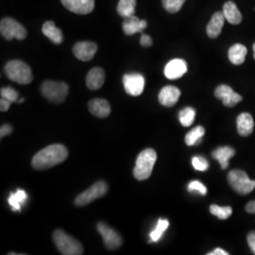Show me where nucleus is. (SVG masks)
I'll return each instance as SVG.
<instances>
[{"label": "nucleus", "instance_id": "30", "mask_svg": "<svg viewBox=\"0 0 255 255\" xmlns=\"http://www.w3.org/2000/svg\"><path fill=\"white\" fill-rule=\"evenodd\" d=\"M210 212L213 216H216L218 217L219 219H228L232 214H233V209L232 207L230 206H224V207H221L219 205H216V204H212L210 206Z\"/></svg>", "mask_w": 255, "mask_h": 255}, {"label": "nucleus", "instance_id": "19", "mask_svg": "<svg viewBox=\"0 0 255 255\" xmlns=\"http://www.w3.org/2000/svg\"><path fill=\"white\" fill-rule=\"evenodd\" d=\"M88 108L91 112L92 115L100 119L107 118L111 114V106L109 102L103 99L92 100L88 104Z\"/></svg>", "mask_w": 255, "mask_h": 255}, {"label": "nucleus", "instance_id": "25", "mask_svg": "<svg viewBox=\"0 0 255 255\" xmlns=\"http://www.w3.org/2000/svg\"><path fill=\"white\" fill-rule=\"evenodd\" d=\"M27 200V194L25 190L18 189L15 193L9 195V204L10 208L14 212H20L22 206L26 203Z\"/></svg>", "mask_w": 255, "mask_h": 255}, {"label": "nucleus", "instance_id": "12", "mask_svg": "<svg viewBox=\"0 0 255 255\" xmlns=\"http://www.w3.org/2000/svg\"><path fill=\"white\" fill-rule=\"evenodd\" d=\"M65 9L77 14H88L95 8V0H61Z\"/></svg>", "mask_w": 255, "mask_h": 255}, {"label": "nucleus", "instance_id": "41", "mask_svg": "<svg viewBox=\"0 0 255 255\" xmlns=\"http://www.w3.org/2000/svg\"><path fill=\"white\" fill-rule=\"evenodd\" d=\"M24 101H25V99H24V98H22V99H20V100H18V101H17V103H23V102H24Z\"/></svg>", "mask_w": 255, "mask_h": 255}, {"label": "nucleus", "instance_id": "16", "mask_svg": "<svg viewBox=\"0 0 255 255\" xmlns=\"http://www.w3.org/2000/svg\"><path fill=\"white\" fill-rule=\"evenodd\" d=\"M105 82V72L101 67L92 68L86 76V85L91 90H99Z\"/></svg>", "mask_w": 255, "mask_h": 255}, {"label": "nucleus", "instance_id": "3", "mask_svg": "<svg viewBox=\"0 0 255 255\" xmlns=\"http://www.w3.org/2000/svg\"><path fill=\"white\" fill-rule=\"evenodd\" d=\"M55 246L64 255H81L83 254V247L74 237L67 235L63 230H56L53 234Z\"/></svg>", "mask_w": 255, "mask_h": 255}, {"label": "nucleus", "instance_id": "4", "mask_svg": "<svg viewBox=\"0 0 255 255\" xmlns=\"http://www.w3.org/2000/svg\"><path fill=\"white\" fill-rule=\"evenodd\" d=\"M5 73L10 81L19 84H28L33 79L30 67L19 60H13L7 63L5 65Z\"/></svg>", "mask_w": 255, "mask_h": 255}, {"label": "nucleus", "instance_id": "22", "mask_svg": "<svg viewBox=\"0 0 255 255\" xmlns=\"http://www.w3.org/2000/svg\"><path fill=\"white\" fill-rule=\"evenodd\" d=\"M223 14L229 23L238 25L242 21V14L233 1H228L223 6Z\"/></svg>", "mask_w": 255, "mask_h": 255}, {"label": "nucleus", "instance_id": "35", "mask_svg": "<svg viewBox=\"0 0 255 255\" xmlns=\"http://www.w3.org/2000/svg\"><path fill=\"white\" fill-rule=\"evenodd\" d=\"M247 239H248V244H249L250 249L252 250L253 254L255 255V231L251 232V233L248 235Z\"/></svg>", "mask_w": 255, "mask_h": 255}, {"label": "nucleus", "instance_id": "14", "mask_svg": "<svg viewBox=\"0 0 255 255\" xmlns=\"http://www.w3.org/2000/svg\"><path fill=\"white\" fill-rule=\"evenodd\" d=\"M187 72V64L182 59H174L164 67V76L169 80L182 78Z\"/></svg>", "mask_w": 255, "mask_h": 255}, {"label": "nucleus", "instance_id": "15", "mask_svg": "<svg viewBox=\"0 0 255 255\" xmlns=\"http://www.w3.org/2000/svg\"><path fill=\"white\" fill-rule=\"evenodd\" d=\"M181 97V91L179 88L167 85L159 93V102L164 107H172Z\"/></svg>", "mask_w": 255, "mask_h": 255}, {"label": "nucleus", "instance_id": "40", "mask_svg": "<svg viewBox=\"0 0 255 255\" xmlns=\"http://www.w3.org/2000/svg\"><path fill=\"white\" fill-rule=\"evenodd\" d=\"M229 254L226 252V251H224V250H222V249H216V250H214L212 253H209L208 255H228Z\"/></svg>", "mask_w": 255, "mask_h": 255}, {"label": "nucleus", "instance_id": "38", "mask_svg": "<svg viewBox=\"0 0 255 255\" xmlns=\"http://www.w3.org/2000/svg\"><path fill=\"white\" fill-rule=\"evenodd\" d=\"M11 103H12L11 101L1 98V100H0V110H1V112L8 111L9 107H10V105H11Z\"/></svg>", "mask_w": 255, "mask_h": 255}, {"label": "nucleus", "instance_id": "26", "mask_svg": "<svg viewBox=\"0 0 255 255\" xmlns=\"http://www.w3.org/2000/svg\"><path fill=\"white\" fill-rule=\"evenodd\" d=\"M136 0H119L118 12L120 16L127 18L134 14Z\"/></svg>", "mask_w": 255, "mask_h": 255}, {"label": "nucleus", "instance_id": "43", "mask_svg": "<svg viewBox=\"0 0 255 255\" xmlns=\"http://www.w3.org/2000/svg\"><path fill=\"white\" fill-rule=\"evenodd\" d=\"M184 1H185V0H184Z\"/></svg>", "mask_w": 255, "mask_h": 255}, {"label": "nucleus", "instance_id": "21", "mask_svg": "<svg viewBox=\"0 0 255 255\" xmlns=\"http://www.w3.org/2000/svg\"><path fill=\"white\" fill-rule=\"evenodd\" d=\"M236 151L231 146H220L213 151V158L219 161L221 168L227 169L229 166V160L234 157Z\"/></svg>", "mask_w": 255, "mask_h": 255}, {"label": "nucleus", "instance_id": "36", "mask_svg": "<svg viewBox=\"0 0 255 255\" xmlns=\"http://www.w3.org/2000/svg\"><path fill=\"white\" fill-rule=\"evenodd\" d=\"M11 132H12V127L9 124H4L0 128V137L1 138L9 135Z\"/></svg>", "mask_w": 255, "mask_h": 255}, {"label": "nucleus", "instance_id": "17", "mask_svg": "<svg viewBox=\"0 0 255 255\" xmlns=\"http://www.w3.org/2000/svg\"><path fill=\"white\" fill-rule=\"evenodd\" d=\"M147 27V22L146 20H140V19L131 15L127 17L123 22V31L127 35H133L138 32H142Z\"/></svg>", "mask_w": 255, "mask_h": 255}, {"label": "nucleus", "instance_id": "18", "mask_svg": "<svg viewBox=\"0 0 255 255\" xmlns=\"http://www.w3.org/2000/svg\"><path fill=\"white\" fill-rule=\"evenodd\" d=\"M225 20H226V18H225L223 12L217 11L216 13H214V15L212 16V18L210 20L207 27H206L207 35L212 39L218 38L219 34L221 33V30H222V27L224 26Z\"/></svg>", "mask_w": 255, "mask_h": 255}, {"label": "nucleus", "instance_id": "11", "mask_svg": "<svg viewBox=\"0 0 255 255\" xmlns=\"http://www.w3.org/2000/svg\"><path fill=\"white\" fill-rule=\"evenodd\" d=\"M215 96L222 101L226 107H234L242 101V97L226 84H221L215 90Z\"/></svg>", "mask_w": 255, "mask_h": 255}, {"label": "nucleus", "instance_id": "13", "mask_svg": "<svg viewBox=\"0 0 255 255\" xmlns=\"http://www.w3.org/2000/svg\"><path fill=\"white\" fill-rule=\"evenodd\" d=\"M98 46L93 42H79L73 47V53L82 62L91 61L97 53Z\"/></svg>", "mask_w": 255, "mask_h": 255}, {"label": "nucleus", "instance_id": "24", "mask_svg": "<svg viewBox=\"0 0 255 255\" xmlns=\"http://www.w3.org/2000/svg\"><path fill=\"white\" fill-rule=\"evenodd\" d=\"M248 49L241 44H237L229 49V60L232 64L240 65L245 62Z\"/></svg>", "mask_w": 255, "mask_h": 255}, {"label": "nucleus", "instance_id": "29", "mask_svg": "<svg viewBox=\"0 0 255 255\" xmlns=\"http://www.w3.org/2000/svg\"><path fill=\"white\" fill-rule=\"evenodd\" d=\"M196 118V111L191 107H186L182 110L179 114L180 122L183 127L191 126Z\"/></svg>", "mask_w": 255, "mask_h": 255}, {"label": "nucleus", "instance_id": "33", "mask_svg": "<svg viewBox=\"0 0 255 255\" xmlns=\"http://www.w3.org/2000/svg\"><path fill=\"white\" fill-rule=\"evenodd\" d=\"M1 98L6 99L11 102H17L18 101V93L11 87H3L0 90Z\"/></svg>", "mask_w": 255, "mask_h": 255}, {"label": "nucleus", "instance_id": "39", "mask_svg": "<svg viewBox=\"0 0 255 255\" xmlns=\"http://www.w3.org/2000/svg\"><path fill=\"white\" fill-rule=\"evenodd\" d=\"M245 210L250 214H255V201H250L247 204Z\"/></svg>", "mask_w": 255, "mask_h": 255}, {"label": "nucleus", "instance_id": "31", "mask_svg": "<svg viewBox=\"0 0 255 255\" xmlns=\"http://www.w3.org/2000/svg\"><path fill=\"white\" fill-rule=\"evenodd\" d=\"M184 2H185L184 0H162L164 9L171 13L178 12L180 9H182Z\"/></svg>", "mask_w": 255, "mask_h": 255}, {"label": "nucleus", "instance_id": "8", "mask_svg": "<svg viewBox=\"0 0 255 255\" xmlns=\"http://www.w3.org/2000/svg\"><path fill=\"white\" fill-rule=\"evenodd\" d=\"M108 192V185L105 182H98L95 184H93L90 188H88L87 190L82 192V194H80L76 200H75V204L79 207L85 206L89 203H91L92 201L103 197L106 193Z\"/></svg>", "mask_w": 255, "mask_h": 255}, {"label": "nucleus", "instance_id": "7", "mask_svg": "<svg viewBox=\"0 0 255 255\" xmlns=\"http://www.w3.org/2000/svg\"><path fill=\"white\" fill-rule=\"evenodd\" d=\"M0 32L6 40H12L13 38L24 40L27 35V29L18 21L9 17L1 20Z\"/></svg>", "mask_w": 255, "mask_h": 255}, {"label": "nucleus", "instance_id": "6", "mask_svg": "<svg viewBox=\"0 0 255 255\" xmlns=\"http://www.w3.org/2000/svg\"><path fill=\"white\" fill-rule=\"evenodd\" d=\"M228 182L230 186L240 195H248L255 190V181H252L243 170L235 169L230 171Z\"/></svg>", "mask_w": 255, "mask_h": 255}, {"label": "nucleus", "instance_id": "28", "mask_svg": "<svg viewBox=\"0 0 255 255\" xmlns=\"http://www.w3.org/2000/svg\"><path fill=\"white\" fill-rule=\"evenodd\" d=\"M168 226H169L168 220L162 219H159L154 230L149 235V237H150V241L149 242H157V241H159L160 238L163 236V234L166 231V229L168 228Z\"/></svg>", "mask_w": 255, "mask_h": 255}, {"label": "nucleus", "instance_id": "2", "mask_svg": "<svg viewBox=\"0 0 255 255\" xmlns=\"http://www.w3.org/2000/svg\"><path fill=\"white\" fill-rule=\"evenodd\" d=\"M157 160V153L152 148H146L137 157L135 167L133 169L134 178L138 181H145L152 173L155 163Z\"/></svg>", "mask_w": 255, "mask_h": 255}, {"label": "nucleus", "instance_id": "20", "mask_svg": "<svg viewBox=\"0 0 255 255\" xmlns=\"http://www.w3.org/2000/svg\"><path fill=\"white\" fill-rule=\"evenodd\" d=\"M237 125V131L241 136H249L254 131L255 121L250 114L243 113L238 116Z\"/></svg>", "mask_w": 255, "mask_h": 255}, {"label": "nucleus", "instance_id": "23", "mask_svg": "<svg viewBox=\"0 0 255 255\" xmlns=\"http://www.w3.org/2000/svg\"><path fill=\"white\" fill-rule=\"evenodd\" d=\"M42 31L49 40H51L54 44L57 45L61 44L64 40L62 30L55 26L53 21H46V23L43 25Z\"/></svg>", "mask_w": 255, "mask_h": 255}, {"label": "nucleus", "instance_id": "32", "mask_svg": "<svg viewBox=\"0 0 255 255\" xmlns=\"http://www.w3.org/2000/svg\"><path fill=\"white\" fill-rule=\"evenodd\" d=\"M192 165L196 170L206 171L209 167V163L207 160L201 156H195L192 158Z\"/></svg>", "mask_w": 255, "mask_h": 255}, {"label": "nucleus", "instance_id": "34", "mask_svg": "<svg viewBox=\"0 0 255 255\" xmlns=\"http://www.w3.org/2000/svg\"><path fill=\"white\" fill-rule=\"evenodd\" d=\"M188 191L197 192L202 196H205L207 194V188L206 186L199 181H193L188 184Z\"/></svg>", "mask_w": 255, "mask_h": 255}, {"label": "nucleus", "instance_id": "37", "mask_svg": "<svg viewBox=\"0 0 255 255\" xmlns=\"http://www.w3.org/2000/svg\"><path fill=\"white\" fill-rule=\"evenodd\" d=\"M140 44L144 47H149L152 45V39H151V37L148 36L146 34H143L140 39Z\"/></svg>", "mask_w": 255, "mask_h": 255}, {"label": "nucleus", "instance_id": "10", "mask_svg": "<svg viewBox=\"0 0 255 255\" xmlns=\"http://www.w3.org/2000/svg\"><path fill=\"white\" fill-rule=\"evenodd\" d=\"M99 233L103 238L104 244L108 250H116L122 246L123 240L115 230L109 227L107 224L100 222L97 226Z\"/></svg>", "mask_w": 255, "mask_h": 255}, {"label": "nucleus", "instance_id": "27", "mask_svg": "<svg viewBox=\"0 0 255 255\" xmlns=\"http://www.w3.org/2000/svg\"><path fill=\"white\" fill-rule=\"evenodd\" d=\"M205 134V129L201 126L194 128L186 135L185 143L187 146H196L199 145L202 140V137Z\"/></svg>", "mask_w": 255, "mask_h": 255}, {"label": "nucleus", "instance_id": "1", "mask_svg": "<svg viewBox=\"0 0 255 255\" xmlns=\"http://www.w3.org/2000/svg\"><path fill=\"white\" fill-rule=\"evenodd\" d=\"M68 156L67 148L61 144H53L38 151L32 158L31 165L37 170H45L61 164Z\"/></svg>", "mask_w": 255, "mask_h": 255}, {"label": "nucleus", "instance_id": "5", "mask_svg": "<svg viewBox=\"0 0 255 255\" xmlns=\"http://www.w3.org/2000/svg\"><path fill=\"white\" fill-rule=\"evenodd\" d=\"M69 87L65 82L46 81L41 86V93L46 100L53 103H62L67 97Z\"/></svg>", "mask_w": 255, "mask_h": 255}, {"label": "nucleus", "instance_id": "42", "mask_svg": "<svg viewBox=\"0 0 255 255\" xmlns=\"http://www.w3.org/2000/svg\"><path fill=\"white\" fill-rule=\"evenodd\" d=\"M253 48H254V52H255V54H254V57H255V44L254 45V46H253Z\"/></svg>", "mask_w": 255, "mask_h": 255}, {"label": "nucleus", "instance_id": "9", "mask_svg": "<svg viewBox=\"0 0 255 255\" xmlns=\"http://www.w3.org/2000/svg\"><path fill=\"white\" fill-rule=\"evenodd\" d=\"M123 84L127 94L138 97L145 88V78L141 74H127L123 77Z\"/></svg>", "mask_w": 255, "mask_h": 255}]
</instances>
